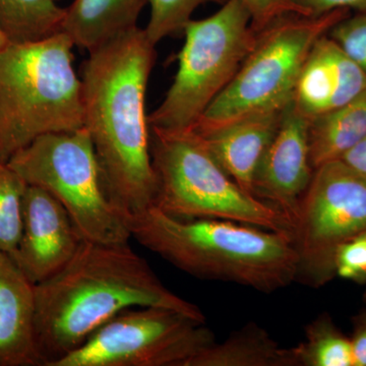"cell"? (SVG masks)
<instances>
[{"label":"cell","mask_w":366,"mask_h":366,"mask_svg":"<svg viewBox=\"0 0 366 366\" xmlns=\"http://www.w3.org/2000/svg\"><path fill=\"white\" fill-rule=\"evenodd\" d=\"M366 137V90L333 112L314 118L310 124L312 168L339 160Z\"/></svg>","instance_id":"cell-18"},{"label":"cell","mask_w":366,"mask_h":366,"mask_svg":"<svg viewBox=\"0 0 366 366\" xmlns=\"http://www.w3.org/2000/svg\"><path fill=\"white\" fill-rule=\"evenodd\" d=\"M132 237L177 268L271 293L297 278L292 235L221 220L182 219L152 206L127 217Z\"/></svg>","instance_id":"cell-3"},{"label":"cell","mask_w":366,"mask_h":366,"mask_svg":"<svg viewBox=\"0 0 366 366\" xmlns=\"http://www.w3.org/2000/svg\"><path fill=\"white\" fill-rule=\"evenodd\" d=\"M35 322V284L0 252V366H44Z\"/></svg>","instance_id":"cell-14"},{"label":"cell","mask_w":366,"mask_h":366,"mask_svg":"<svg viewBox=\"0 0 366 366\" xmlns=\"http://www.w3.org/2000/svg\"><path fill=\"white\" fill-rule=\"evenodd\" d=\"M6 164L26 184L52 194L66 209L84 240L129 243L131 231L106 194L85 127L38 137Z\"/></svg>","instance_id":"cell-8"},{"label":"cell","mask_w":366,"mask_h":366,"mask_svg":"<svg viewBox=\"0 0 366 366\" xmlns=\"http://www.w3.org/2000/svg\"><path fill=\"white\" fill-rule=\"evenodd\" d=\"M310 124L292 99L284 108L254 177V197L282 212L292 228L301 197L315 171L310 157Z\"/></svg>","instance_id":"cell-12"},{"label":"cell","mask_w":366,"mask_h":366,"mask_svg":"<svg viewBox=\"0 0 366 366\" xmlns=\"http://www.w3.org/2000/svg\"><path fill=\"white\" fill-rule=\"evenodd\" d=\"M226 0H147L151 7L150 20L144 29L153 44L168 36L182 32L192 14L203 4H221Z\"/></svg>","instance_id":"cell-22"},{"label":"cell","mask_w":366,"mask_h":366,"mask_svg":"<svg viewBox=\"0 0 366 366\" xmlns=\"http://www.w3.org/2000/svg\"><path fill=\"white\" fill-rule=\"evenodd\" d=\"M0 164H4V161H2L1 157H0Z\"/></svg>","instance_id":"cell-30"},{"label":"cell","mask_w":366,"mask_h":366,"mask_svg":"<svg viewBox=\"0 0 366 366\" xmlns=\"http://www.w3.org/2000/svg\"><path fill=\"white\" fill-rule=\"evenodd\" d=\"M155 47L137 26L89 53L83 64L84 127L106 194L125 219L154 206L157 192L146 112Z\"/></svg>","instance_id":"cell-1"},{"label":"cell","mask_w":366,"mask_h":366,"mask_svg":"<svg viewBox=\"0 0 366 366\" xmlns=\"http://www.w3.org/2000/svg\"><path fill=\"white\" fill-rule=\"evenodd\" d=\"M26 185L6 163L0 164V252L9 255L20 242Z\"/></svg>","instance_id":"cell-21"},{"label":"cell","mask_w":366,"mask_h":366,"mask_svg":"<svg viewBox=\"0 0 366 366\" xmlns=\"http://www.w3.org/2000/svg\"><path fill=\"white\" fill-rule=\"evenodd\" d=\"M347 14L339 9L319 16L288 14L264 26L234 79L192 129L213 131L255 113L285 107L312 47Z\"/></svg>","instance_id":"cell-6"},{"label":"cell","mask_w":366,"mask_h":366,"mask_svg":"<svg viewBox=\"0 0 366 366\" xmlns=\"http://www.w3.org/2000/svg\"><path fill=\"white\" fill-rule=\"evenodd\" d=\"M365 90V72L327 34L308 55L293 101L312 120L345 105Z\"/></svg>","instance_id":"cell-13"},{"label":"cell","mask_w":366,"mask_h":366,"mask_svg":"<svg viewBox=\"0 0 366 366\" xmlns=\"http://www.w3.org/2000/svg\"><path fill=\"white\" fill-rule=\"evenodd\" d=\"M305 16H319L339 9L366 11V0H293Z\"/></svg>","instance_id":"cell-26"},{"label":"cell","mask_w":366,"mask_h":366,"mask_svg":"<svg viewBox=\"0 0 366 366\" xmlns=\"http://www.w3.org/2000/svg\"><path fill=\"white\" fill-rule=\"evenodd\" d=\"M339 160L366 180V137L347 151Z\"/></svg>","instance_id":"cell-27"},{"label":"cell","mask_w":366,"mask_h":366,"mask_svg":"<svg viewBox=\"0 0 366 366\" xmlns=\"http://www.w3.org/2000/svg\"><path fill=\"white\" fill-rule=\"evenodd\" d=\"M57 0H0V30L9 43L34 42L61 31Z\"/></svg>","instance_id":"cell-19"},{"label":"cell","mask_w":366,"mask_h":366,"mask_svg":"<svg viewBox=\"0 0 366 366\" xmlns=\"http://www.w3.org/2000/svg\"><path fill=\"white\" fill-rule=\"evenodd\" d=\"M83 242L64 207L46 190L26 185L20 242L9 255L26 278L36 285L57 273Z\"/></svg>","instance_id":"cell-11"},{"label":"cell","mask_w":366,"mask_h":366,"mask_svg":"<svg viewBox=\"0 0 366 366\" xmlns=\"http://www.w3.org/2000/svg\"><path fill=\"white\" fill-rule=\"evenodd\" d=\"M182 32L185 40L174 81L162 103L149 115L150 127L192 129L234 79L257 33L239 0H226L217 13L203 20L192 19Z\"/></svg>","instance_id":"cell-7"},{"label":"cell","mask_w":366,"mask_h":366,"mask_svg":"<svg viewBox=\"0 0 366 366\" xmlns=\"http://www.w3.org/2000/svg\"><path fill=\"white\" fill-rule=\"evenodd\" d=\"M284 108L255 113L213 131L197 132L229 177L252 196L255 174L276 134Z\"/></svg>","instance_id":"cell-15"},{"label":"cell","mask_w":366,"mask_h":366,"mask_svg":"<svg viewBox=\"0 0 366 366\" xmlns=\"http://www.w3.org/2000/svg\"><path fill=\"white\" fill-rule=\"evenodd\" d=\"M354 366H366V314L356 320L355 332L352 338Z\"/></svg>","instance_id":"cell-28"},{"label":"cell","mask_w":366,"mask_h":366,"mask_svg":"<svg viewBox=\"0 0 366 366\" xmlns=\"http://www.w3.org/2000/svg\"><path fill=\"white\" fill-rule=\"evenodd\" d=\"M215 341L204 322L177 310L129 308L52 366H187Z\"/></svg>","instance_id":"cell-9"},{"label":"cell","mask_w":366,"mask_h":366,"mask_svg":"<svg viewBox=\"0 0 366 366\" xmlns=\"http://www.w3.org/2000/svg\"><path fill=\"white\" fill-rule=\"evenodd\" d=\"M366 232V180L341 160L315 169L293 220L297 278L314 288L336 276L335 255L347 240Z\"/></svg>","instance_id":"cell-10"},{"label":"cell","mask_w":366,"mask_h":366,"mask_svg":"<svg viewBox=\"0 0 366 366\" xmlns=\"http://www.w3.org/2000/svg\"><path fill=\"white\" fill-rule=\"evenodd\" d=\"M150 129L154 206L177 218L221 219L292 235L287 217L240 189L194 129Z\"/></svg>","instance_id":"cell-5"},{"label":"cell","mask_w":366,"mask_h":366,"mask_svg":"<svg viewBox=\"0 0 366 366\" xmlns=\"http://www.w3.org/2000/svg\"><path fill=\"white\" fill-rule=\"evenodd\" d=\"M293 351L298 366H354L351 339L327 315L308 325L305 340Z\"/></svg>","instance_id":"cell-20"},{"label":"cell","mask_w":366,"mask_h":366,"mask_svg":"<svg viewBox=\"0 0 366 366\" xmlns=\"http://www.w3.org/2000/svg\"><path fill=\"white\" fill-rule=\"evenodd\" d=\"M327 35L366 74V11L352 18H344Z\"/></svg>","instance_id":"cell-23"},{"label":"cell","mask_w":366,"mask_h":366,"mask_svg":"<svg viewBox=\"0 0 366 366\" xmlns=\"http://www.w3.org/2000/svg\"><path fill=\"white\" fill-rule=\"evenodd\" d=\"M35 295L36 337L44 366L76 350L129 308H169L206 322L203 312L164 286L129 243L84 240L64 268L36 284Z\"/></svg>","instance_id":"cell-2"},{"label":"cell","mask_w":366,"mask_h":366,"mask_svg":"<svg viewBox=\"0 0 366 366\" xmlns=\"http://www.w3.org/2000/svg\"><path fill=\"white\" fill-rule=\"evenodd\" d=\"M7 43H9V41H7L6 36H4V33H2L1 30H0V48L6 46Z\"/></svg>","instance_id":"cell-29"},{"label":"cell","mask_w":366,"mask_h":366,"mask_svg":"<svg viewBox=\"0 0 366 366\" xmlns=\"http://www.w3.org/2000/svg\"><path fill=\"white\" fill-rule=\"evenodd\" d=\"M147 0H74L64 9L61 31L89 53L137 28Z\"/></svg>","instance_id":"cell-16"},{"label":"cell","mask_w":366,"mask_h":366,"mask_svg":"<svg viewBox=\"0 0 366 366\" xmlns=\"http://www.w3.org/2000/svg\"><path fill=\"white\" fill-rule=\"evenodd\" d=\"M335 272L346 280L366 282V232L347 240L337 249Z\"/></svg>","instance_id":"cell-24"},{"label":"cell","mask_w":366,"mask_h":366,"mask_svg":"<svg viewBox=\"0 0 366 366\" xmlns=\"http://www.w3.org/2000/svg\"><path fill=\"white\" fill-rule=\"evenodd\" d=\"M187 366H298V362L293 348H283L252 322L225 341L214 342Z\"/></svg>","instance_id":"cell-17"},{"label":"cell","mask_w":366,"mask_h":366,"mask_svg":"<svg viewBox=\"0 0 366 366\" xmlns=\"http://www.w3.org/2000/svg\"><path fill=\"white\" fill-rule=\"evenodd\" d=\"M247 7L252 28L259 32L264 26L288 14L305 16L293 0H239Z\"/></svg>","instance_id":"cell-25"},{"label":"cell","mask_w":366,"mask_h":366,"mask_svg":"<svg viewBox=\"0 0 366 366\" xmlns=\"http://www.w3.org/2000/svg\"><path fill=\"white\" fill-rule=\"evenodd\" d=\"M74 44L59 32L0 48V157L4 163L43 134L84 127L83 83Z\"/></svg>","instance_id":"cell-4"}]
</instances>
